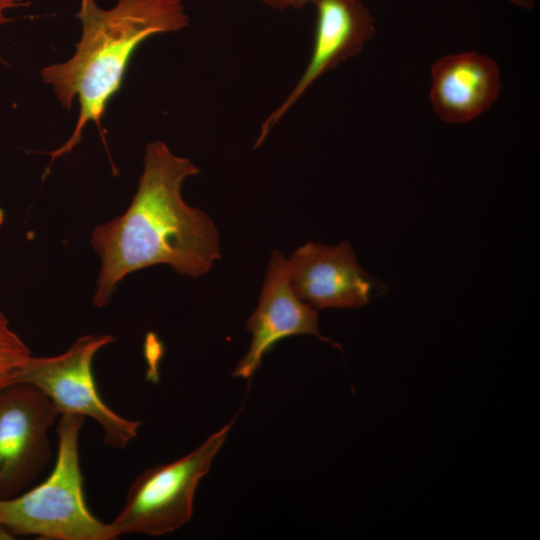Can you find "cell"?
Wrapping results in <instances>:
<instances>
[{"instance_id":"16","label":"cell","mask_w":540,"mask_h":540,"mask_svg":"<svg viewBox=\"0 0 540 540\" xmlns=\"http://www.w3.org/2000/svg\"><path fill=\"white\" fill-rule=\"evenodd\" d=\"M3 222H4V212L0 208V227L2 226Z\"/></svg>"},{"instance_id":"14","label":"cell","mask_w":540,"mask_h":540,"mask_svg":"<svg viewBox=\"0 0 540 540\" xmlns=\"http://www.w3.org/2000/svg\"><path fill=\"white\" fill-rule=\"evenodd\" d=\"M509 1L519 7H522L528 10H532L535 5V0H509Z\"/></svg>"},{"instance_id":"1","label":"cell","mask_w":540,"mask_h":540,"mask_svg":"<svg viewBox=\"0 0 540 540\" xmlns=\"http://www.w3.org/2000/svg\"><path fill=\"white\" fill-rule=\"evenodd\" d=\"M198 173L189 159L173 154L162 141L146 146L144 169L129 207L91 234L101 262L94 306L108 305L118 284L137 270L167 264L197 278L221 258L213 221L181 194L184 180Z\"/></svg>"},{"instance_id":"7","label":"cell","mask_w":540,"mask_h":540,"mask_svg":"<svg viewBox=\"0 0 540 540\" xmlns=\"http://www.w3.org/2000/svg\"><path fill=\"white\" fill-rule=\"evenodd\" d=\"M310 59L294 88L262 122L258 148L306 91L326 72L356 56L374 37L375 20L360 0H319Z\"/></svg>"},{"instance_id":"6","label":"cell","mask_w":540,"mask_h":540,"mask_svg":"<svg viewBox=\"0 0 540 540\" xmlns=\"http://www.w3.org/2000/svg\"><path fill=\"white\" fill-rule=\"evenodd\" d=\"M59 413L27 382L0 385V500L23 493L52 456L49 430Z\"/></svg>"},{"instance_id":"9","label":"cell","mask_w":540,"mask_h":540,"mask_svg":"<svg viewBox=\"0 0 540 540\" xmlns=\"http://www.w3.org/2000/svg\"><path fill=\"white\" fill-rule=\"evenodd\" d=\"M288 262L294 293L315 309L359 308L369 302L372 284L348 241L336 246L309 242Z\"/></svg>"},{"instance_id":"12","label":"cell","mask_w":540,"mask_h":540,"mask_svg":"<svg viewBox=\"0 0 540 540\" xmlns=\"http://www.w3.org/2000/svg\"><path fill=\"white\" fill-rule=\"evenodd\" d=\"M265 5L276 10L301 9L309 3L314 4L319 0H260Z\"/></svg>"},{"instance_id":"15","label":"cell","mask_w":540,"mask_h":540,"mask_svg":"<svg viewBox=\"0 0 540 540\" xmlns=\"http://www.w3.org/2000/svg\"><path fill=\"white\" fill-rule=\"evenodd\" d=\"M0 539H13L5 527L0 525Z\"/></svg>"},{"instance_id":"3","label":"cell","mask_w":540,"mask_h":540,"mask_svg":"<svg viewBox=\"0 0 540 540\" xmlns=\"http://www.w3.org/2000/svg\"><path fill=\"white\" fill-rule=\"evenodd\" d=\"M85 417L60 415L54 469L38 486L0 500V525L9 534L50 540H114L109 523L88 509L79 458V433Z\"/></svg>"},{"instance_id":"13","label":"cell","mask_w":540,"mask_h":540,"mask_svg":"<svg viewBox=\"0 0 540 540\" xmlns=\"http://www.w3.org/2000/svg\"><path fill=\"white\" fill-rule=\"evenodd\" d=\"M28 3L22 0H0V25L5 24L11 19L5 15V11L10 8L27 6ZM0 62L5 63V61L0 56Z\"/></svg>"},{"instance_id":"2","label":"cell","mask_w":540,"mask_h":540,"mask_svg":"<svg viewBox=\"0 0 540 540\" xmlns=\"http://www.w3.org/2000/svg\"><path fill=\"white\" fill-rule=\"evenodd\" d=\"M76 17L82 23V35L75 44V53L65 62L41 70L43 81L52 86L65 109L71 110L75 98L80 107L70 138L47 152L51 163L74 149L89 122L97 126L106 145L102 118L111 98L120 90L138 46L155 35L189 25L181 0H117L108 10L100 8L95 0H81Z\"/></svg>"},{"instance_id":"11","label":"cell","mask_w":540,"mask_h":540,"mask_svg":"<svg viewBox=\"0 0 540 540\" xmlns=\"http://www.w3.org/2000/svg\"><path fill=\"white\" fill-rule=\"evenodd\" d=\"M31 356L25 342L9 326V320L0 312V380L22 366Z\"/></svg>"},{"instance_id":"4","label":"cell","mask_w":540,"mask_h":540,"mask_svg":"<svg viewBox=\"0 0 540 540\" xmlns=\"http://www.w3.org/2000/svg\"><path fill=\"white\" fill-rule=\"evenodd\" d=\"M232 422L189 454L143 471L128 488L122 508L109 523L113 539L138 533L161 536L187 523L200 480L225 442Z\"/></svg>"},{"instance_id":"5","label":"cell","mask_w":540,"mask_h":540,"mask_svg":"<svg viewBox=\"0 0 540 540\" xmlns=\"http://www.w3.org/2000/svg\"><path fill=\"white\" fill-rule=\"evenodd\" d=\"M116 341L111 334L78 337L63 353L33 357L0 380V385L27 382L41 389L59 415L77 414L95 420L104 431L103 442L125 449L137 437L141 421L126 419L110 409L100 397L92 363L95 354Z\"/></svg>"},{"instance_id":"10","label":"cell","mask_w":540,"mask_h":540,"mask_svg":"<svg viewBox=\"0 0 540 540\" xmlns=\"http://www.w3.org/2000/svg\"><path fill=\"white\" fill-rule=\"evenodd\" d=\"M500 90L498 65L487 55L450 54L431 67V106L446 123L463 124L479 117L497 100Z\"/></svg>"},{"instance_id":"8","label":"cell","mask_w":540,"mask_h":540,"mask_svg":"<svg viewBox=\"0 0 540 540\" xmlns=\"http://www.w3.org/2000/svg\"><path fill=\"white\" fill-rule=\"evenodd\" d=\"M318 322L316 309L298 298L290 285L288 260L273 250L258 306L245 322L252 340L232 377L250 378L260 368L264 355L290 336L313 335L339 347L320 334Z\"/></svg>"}]
</instances>
